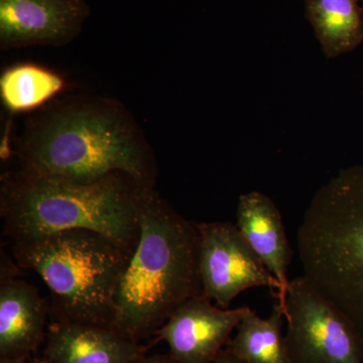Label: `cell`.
Instances as JSON below:
<instances>
[{
  "label": "cell",
  "mask_w": 363,
  "mask_h": 363,
  "mask_svg": "<svg viewBox=\"0 0 363 363\" xmlns=\"http://www.w3.org/2000/svg\"><path fill=\"white\" fill-rule=\"evenodd\" d=\"M284 314L279 303L267 319L248 309L227 347L245 363H292L283 334Z\"/></svg>",
  "instance_id": "5bb4252c"
},
{
  "label": "cell",
  "mask_w": 363,
  "mask_h": 363,
  "mask_svg": "<svg viewBox=\"0 0 363 363\" xmlns=\"http://www.w3.org/2000/svg\"><path fill=\"white\" fill-rule=\"evenodd\" d=\"M306 278L337 306L363 338V164L318 191L297 233Z\"/></svg>",
  "instance_id": "5b68a950"
},
{
  "label": "cell",
  "mask_w": 363,
  "mask_h": 363,
  "mask_svg": "<svg viewBox=\"0 0 363 363\" xmlns=\"http://www.w3.org/2000/svg\"><path fill=\"white\" fill-rule=\"evenodd\" d=\"M133 363H178L169 354L145 355Z\"/></svg>",
  "instance_id": "2e32d148"
},
{
  "label": "cell",
  "mask_w": 363,
  "mask_h": 363,
  "mask_svg": "<svg viewBox=\"0 0 363 363\" xmlns=\"http://www.w3.org/2000/svg\"><path fill=\"white\" fill-rule=\"evenodd\" d=\"M358 1L362 2V4H363V0H358Z\"/></svg>",
  "instance_id": "ffe728a7"
},
{
  "label": "cell",
  "mask_w": 363,
  "mask_h": 363,
  "mask_svg": "<svg viewBox=\"0 0 363 363\" xmlns=\"http://www.w3.org/2000/svg\"><path fill=\"white\" fill-rule=\"evenodd\" d=\"M138 245L121 279L114 330L135 342L152 339L184 302L203 294L199 233L154 188L140 206Z\"/></svg>",
  "instance_id": "6da1fadb"
},
{
  "label": "cell",
  "mask_w": 363,
  "mask_h": 363,
  "mask_svg": "<svg viewBox=\"0 0 363 363\" xmlns=\"http://www.w3.org/2000/svg\"><path fill=\"white\" fill-rule=\"evenodd\" d=\"M304 4L306 16L327 58H336L362 44L363 6L358 0H304Z\"/></svg>",
  "instance_id": "4fadbf2b"
},
{
  "label": "cell",
  "mask_w": 363,
  "mask_h": 363,
  "mask_svg": "<svg viewBox=\"0 0 363 363\" xmlns=\"http://www.w3.org/2000/svg\"><path fill=\"white\" fill-rule=\"evenodd\" d=\"M199 233V267L203 295L222 309L243 291L267 286L279 291L278 281L230 222L196 223Z\"/></svg>",
  "instance_id": "52a82bcc"
},
{
  "label": "cell",
  "mask_w": 363,
  "mask_h": 363,
  "mask_svg": "<svg viewBox=\"0 0 363 363\" xmlns=\"http://www.w3.org/2000/svg\"><path fill=\"white\" fill-rule=\"evenodd\" d=\"M44 344L42 357L49 363H133L150 348L108 327L55 321Z\"/></svg>",
  "instance_id": "30bf717a"
},
{
  "label": "cell",
  "mask_w": 363,
  "mask_h": 363,
  "mask_svg": "<svg viewBox=\"0 0 363 363\" xmlns=\"http://www.w3.org/2000/svg\"><path fill=\"white\" fill-rule=\"evenodd\" d=\"M284 314L291 362L363 363L359 332L305 276L291 279Z\"/></svg>",
  "instance_id": "8992f818"
},
{
  "label": "cell",
  "mask_w": 363,
  "mask_h": 363,
  "mask_svg": "<svg viewBox=\"0 0 363 363\" xmlns=\"http://www.w3.org/2000/svg\"><path fill=\"white\" fill-rule=\"evenodd\" d=\"M30 363H49L48 362H45L44 358H35V359L33 360V362H30Z\"/></svg>",
  "instance_id": "d6986e66"
},
{
  "label": "cell",
  "mask_w": 363,
  "mask_h": 363,
  "mask_svg": "<svg viewBox=\"0 0 363 363\" xmlns=\"http://www.w3.org/2000/svg\"><path fill=\"white\" fill-rule=\"evenodd\" d=\"M49 303L35 286L2 276L0 284V357L30 358L45 343Z\"/></svg>",
  "instance_id": "7c38bea8"
},
{
  "label": "cell",
  "mask_w": 363,
  "mask_h": 363,
  "mask_svg": "<svg viewBox=\"0 0 363 363\" xmlns=\"http://www.w3.org/2000/svg\"><path fill=\"white\" fill-rule=\"evenodd\" d=\"M212 363H245L242 360H240V358L236 357L234 355L233 351L229 350L228 347L224 348V350H221V352L217 355V357L215 358V360Z\"/></svg>",
  "instance_id": "e0dca14e"
},
{
  "label": "cell",
  "mask_w": 363,
  "mask_h": 363,
  "mask_svg": "<svg viewBox=\"0 0 363 363\" xmlns=\"http://www.w3.org/2000/svg\"><path fill=\"white\" fill-rule=\"evenodd\" d=\"M63 87L64 80L58 74L32 64L14 66L0 78L2 101L13 112L35 108Z\"/></svg>",
  "instance_id": "9a60e30c"
},
{
  "label": "cell",
  "mask_w": 363,
  "mask_h": 363,
  "mask_svg": "<svg viewBox=\"0 0 363 363\" xmlns=\"http://www.w3.org/2000/svg\"><path fill=\"white\" fill-rule=\"evenodd\" d=\"M85 0H0L2 49L70 42L87 18Z\"/></svg>",
  "instance_id": "9c48e42d"
},
{
  "label": "cell",
  "mask_w": 363,
  "mask_h": 363,
  "mask_svg": "<svg viewBox=\"0 0 363 363\" xmlns=\"http://www.w3.org/2000/svg\"><path fill=\"white\" fill-rule=\"evenodd\" d=\"M133 252L82 229L13 245L18 266L37 272L49 289L52 321L112 329L117 290Z\"/></svg>",
  "instance_id": "277c9868"
},
{
  "label": "cell",
  "mask_w": 363,
  "mask_h": 363,
  "mask_svg": "<svg viewBox=\"0 0 363 363\" xmlns=\"http://www.w3.org/2000/svg\"><path fill=\"white\" fill-rule=\"evenodd\" d=\"M124 174L69 180L21 171L2 178L0 215L13 243L68 230L94 231L133 252L145 189Z\"/></svg>",
  "instance_id": "7a4b0ae2"
},
{
  "label": "cell",
  "mask_w": 363,
  "mask_h": 363,
  "mask_svg": "<svg viewBox=\"0 0 363 363\" xmlns=\"http://www.w3.org/2000/svg\"><path fill=\"white\" fill-rule=\"evenodd\" d=\"M18 155L21 169L37 175L87 181L124 174L154 187L149 150L125 116L108 105L55 112L23 138Z\"/></svg>",
  "instance_id": "3957f363"
},
{
  "label": "cell",
  "mask_w": 363,
  "mask_h": 363,
  "mask_svg": "<svg viewBox=\"0 0 363 363\" xmlns=\"http://www.w3.org/2000/svg\"><path fill=\"white\" fill-rule=\"evenodd\" d=\"M236 216L238 230L278 281L279 291L277 298L285 312L292 250L286 238L281 212L271 198L255 191L240 196Z\"/></svg>",
  "instance_id": "8fae6325"
},
{
  "label": "cell",
  "mask_w": 363,
  "mask_h": 363,
  "mask_svg": "<svg viewBox=\"0 0 363 363\" xmlns=\"http://www.w3.org/2000/svg\"><path fill=\"white\" fill-rule=\"evenodd\" d=\"M248 309H222L202 294L189 298L171 315L154 343L168 344L169 354L178 363H212Z\"/></svg>",
  "instance_id": "ba28073f"
},
{
  "label": "cell",
  "mask_w": 363,
  "mask_h": 363,
  "mask_svg": "<svg viewBox=\"0 0 363 363\" xmlns=\"http://www.w3.org/2000/svg\"><path fill=\"white\" fill-rule=\"evenodd\" d=\"M26 357H0V363H30Z\"/></svg>",
  "instance_id": "ac0fdd59"
}]
</instances>
